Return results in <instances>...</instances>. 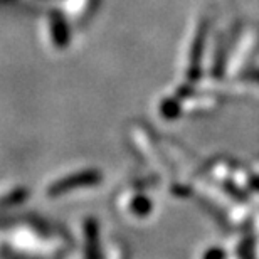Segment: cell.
<instances>
[{
  "mask_svg": "<svg viewBox=\"0 0 259 259\" xmlns=\"http://www.w3.org/2000/svg\"><path fill=\"white\" fill-rule=\"evenodd\" d=\"M98 179V174L96 172H81L77 175H71L64 180H61L59 184H56L54 187H51V195H58L59 192H66L69 190L71 187H77V185H88V184H93L96 182Z\"/></svg>",
  "mask_w": 259,
  "mask_h": 259,
  "instance_id": "obj_1",
  "label": "cell"
}]
</instances>
